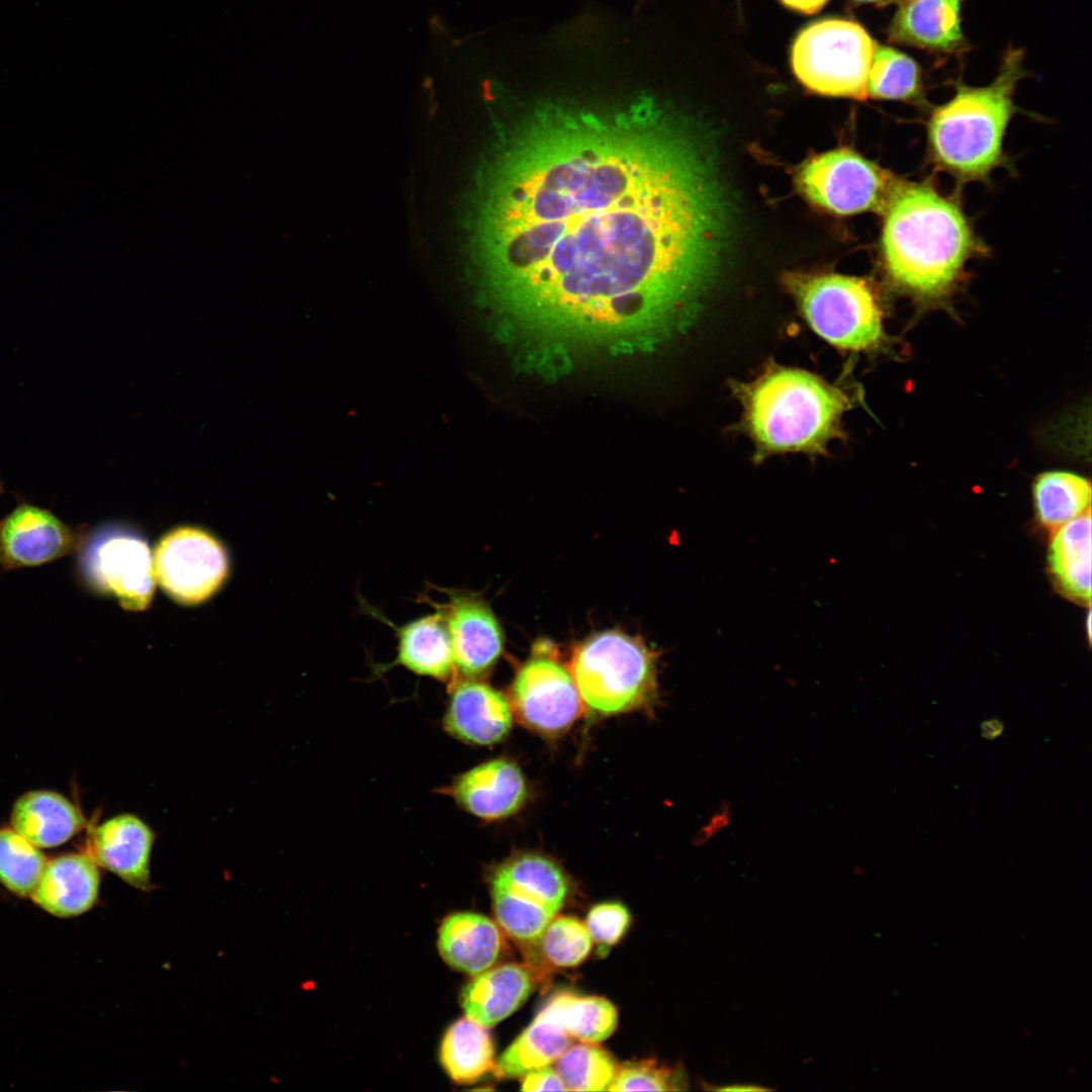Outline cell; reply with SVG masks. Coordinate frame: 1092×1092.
Masks as SVG:
<instances>
[{"mask_svg":"<svg viewBox=\"0 0 1092 1092\" xmlns=\"http://www.w3.org/2000/svg\"><path fill=\"white\" fill-rule=\"evenodd\" d=\"M687 1077L682 1068L671 1070L654 1061L628 1062L617 1068L610 1091H670L686 1090Z\"/></svg>","mask_w":1092,"mask_h":1092,"instance_id":"obj_33","label":"cell"},{"mask_svg":"<svg viewBox=\"0 0 1092 1092\" xmlns=\"http://www.w3.org/2000/svg\"><path fill=\"white\" fill-rule=\"evenodd\" d=\"M38 847L14 829H0V882L19 896L31 895L47 866Z\"/></svg>","mask_w":1092,"mask_h":1092,"instance_id":"obj_31","label":"cell"},{"mask_svg":"<svg viewBox=\"0 0 1092 1092\" xmlns=\"http://www.w3.org/2000/svg\"><path fill=\"white\" fill-rule=\"evenodd\" d=\"M1 491H2V485H1V482H0V493H1Z\"/></svg>","mask_w":1092,"mask_h":1092,"instance_id":"obj_40","label":"cell"},{"mask_svg":"<svg viewBox=\"0 0 1092 1092\" xmlns=\"http://www.w3.org/2000/svg\"><path fill=\"white\" fill-rule=\"evenodd\" d=\"M884 214L882 253L892 281L921 296L944 293L975 249L960 207L930 186L901 181Z\"/></svg>","mask_w":1092,"mask_h":1092,"instance_id":"obj_2","label":"cell"},{"mask_svg":"<svg viewBox=\"0 0 1092 1092\" xmlns=\"http://www.w3.org/2000/svg\"><path fill=\"white\" fill-rule=\"evenodd\" d=\"M785 6L804 14L818 12L828 0H780Z\"/></svg>","mask_w":1092,"mask_h":1092,"instance_id":"obj_36","label":"cell"},{"mask_svg":"<svg viewBox=\"0 0 1092 1092\" xmlns=\"http://www.w3.org/2000/svg\"><path fill=\"white\" fill-rule=\"evenodd\" d=\"M503 945L497 925L478 913L451 914L439 928L438 947L442 958L450 967L466 974L477 975L491 968Z\"/></svg>","mask_w":1092,"mask_h":1092,"instance_id":"obj_21","label":"cell"},{"mask_svg":"<svg viewBox=\"0 0 1092 1092\" xmlns=\"http://www.w3.org/2000/svg\"><path fill=\"white\" fill-rule=\"evenodd\" d=\"M592 943L585 924L571 916H555L536 942L544 960L555 968L578 966L587 958Z\"/></svg>","mask_w":1092,"mask_h":1092,"instance_id":"obj_32","label":"cell"},{"mask_svg":"<svg viewBox=\"0 0 1092 1092\" xmlns=\"http://www.w3.org/2000/svg\"><path fill=\"white\" fill-rule=\"evenodd\" d=\"M556 1061L555 1070L569 1091L608 1090L618 1068L608 1052L583 1041L569 1045Z\"/></svg>","mask_w":1092,"mask_h":1092,"instance_id":"obj_29","label":"cell"},{"mask_svg":"<svg viewBox=\"0 0 1092 1092\" xmlns=\"http://www.w3.org/2000/svg\"><path fill=\"white\" fill-rule=\"evenodd\" d=\"M98 864L89 853H67L49 862L31 896L44 911L62 918L81 915L97 901Z\"/></svg>","mask_w":1092,"mask_h":1092,"instance_id":"obj_18","label":"cell"},{"mask_svg":"<svg viewBox=\"0 0 1092 1092\" xmlns=\"http://www.w3.org/2000/svg\"><path fill=\"white\" fill-rule=\"evenodd\" d=\"M74 531L46 509L21 505L0 521V563L6 568L42 565L72 552Z\"/></svg>","mask_w":1092,"mask_h":1092,"instance_id":"obj_14","label":"cell"},{"mask_svg":"<svg viewBox=\"0 0 1092 1092\" xmlns=\"http://www.w3.org/2000/svg\"><path fill=\"white\" fill-rule=\"evenodd\" d=\"M494 1049L486 1027L466 1017L446 1031L440 1061L448 1076L458 1084H471L494 1068Z\"/></svg>","mask_w":1092,"mask_h":1092,"instance_id":"obj_26","label":"cell"},{"mask_svg":"<svg viewBox=\"0 0 1092 1092\" xmlns=\"http://www.w3.org/2000/svg\"><path fill=\"white\" fill-rule=\"evenodd\" d=\"M571 1036L544 1006L532 1023L509 1045L494 1064V1074L512 1079L550 1065L570 1045Z\"/></svg>","mask_w":1092,"mask_h":1092,"instance_id":"obj_25","label":"cell"},{"mask_svg":"<svg viewBox=\"0 0 1092 1092\" xmlns=\"http://www.w3.org/2000/svg\"><path fill=\"white\" fill-rule=\"evenodd\" d=\"M154 567L156 579L172 599L192 605L218 589L226 577L229 561L224 548L213 536L184 527L161 540Z\"/></svg>","mask_w":1092,"mask_h":1092,"instance_id":"obj_11","label":"cell"},{"mask_svg":"<svg viewBox=\"0 0 1092 1092\" xmlns=\"http://www.w3.org/2000/svg\"><path fill=\"white\" fill-rule=\"evenodd\" d=\"M476 194L475 259L503 334L542 372L685 332L733 243L711 140L652 97L528 109L502 130Z\"/></svg>","mask_w":1092,"mask_h":1092,"instance_id":"obj_1","label":"cell"},{"mask_svg":"<svg viewBox=\"0 0 1092 1092\" xmlns=\"http://www.w3.org/2000/svg\"><path fill=\"white\" fill-rule=\"evenodd\" d=\"M901 180L849 149L816 155L800 165L795 183L816 205L837 214L886 210Z\"/></svg>","mask_w":1092,"mask_h":1092,"instance_id":"obj_9","label":"cell"},{"mask_svg":"<svg viewBox=\"0 0 1092 1092\" xmlns=\"http://www.w3.org/2000/svg\"><path fill=\"white\" fill-rule=\"evenodd\" d=\"M369 614L394 630L396 657L389 666L400 665L418 675L442 681H451L457 676L449 635L437 611L400 626L370 607Z\"/></svg>","mask_w":1092,"mask_h":1092,"instance_id":"obj_19","label":"cell"},{"mask_svg":"<svg viewBox=\"0 0 1092 1092\" xmlns=\"http://www.w3.org/2000/svg\"><path fill=\"white\" fill-rule=\"evenodd\" d=\"M1022 54L1010 50L988 86L961 85L932 112L928 141L934 161L963 179L985 177L1002 159L1004 133L1013 113V93L1023 77Z\"/></svg>","mask_w":1092,"mask_h":1092,"instance_id":"obj_4","label":"cell"},{"mask_svg":"<svg viewBox=\"0 0 1092 1092\" xmlns=\"http://www.w3.org/2000/svg\"><path fill=\"white\" fill-rule=\"evenodd\" d=\"M708 1089L716 1090V1091H759V1090L760 1091H765V1090H767V1088H763V1087H760V1086H757V1085L741 1084V1083L725 1085V1086H721V1087L720 1086L719 1087L718 1086H715V1087L711 1086Z\"/></svg>","mask_w":1092,"mask_h":1092,"instance_id":"obj_38","label":"cell"},{"mask_svg":"<svg viewBox=\"0 0 1092 1092\" xmlns=\"http://www.w3.org/2000/svg\"><path fill=\"white\" fill-rule=\"evenodd\" d=\"M919 88L917 64L899 51L877 44L868 76L867 95L879 99L907 100L917 96Z\"/></svg>","mask_w":1092,"mask_h":1092,"instance_id":"obj_30","label":"cell"},{"mask_svg":"<svg viewBox=\"0 0 1092 1092\" xmlns=\"http://www.w3.org/2000/svg\"><path fill=\"white\" fill-rule=\"evenodd\" d=\"M514 706L531 728L554 734L568 728L581 711V698L572 673L546 657L529 660L513 685Z\"/></svg>","mask_w":1092,"mask_h":1092,"instance_id":"obj_13","label":"cell"},{"mask_svg":"<svg viewBox=\"0 0 1092 1092\" xmlns=\"http://www.w3.org/2000/svg\"><path fill=\"white\" fill-rule=\"evenodd\" d=\"M449 682L445 731L467 744L487 746L502 741L513 722L507 698L476 678L457 675Z\"/></svg>","mask_w":1092,"mask_h":1092,"instance_id":"obj_15","label":"cell"},{"mask_svg":"<svg viewBox=\"0 0 1092 1092\" xmlns=\"http://www.w3.org/2000/svg\"><path fill=\"white\" fill-rule=\"evenodd\" d=\"M732 388L757 460L781 453L825 454L828 445L843 436L849 394L811 372L770 366Z\"/></svg>","mask_w":1092,"mask_h":1092,"instance_id":"obj_3","label":"cell"},{"mask_svg":"<svg viewBox=\"0 0 1092 1092\" xmlns=\"http://www.w3.org/2000/svg\"><path fill=\"white\" fill-rule=\"evenodd\" d=\"M80 568L93 588L127 609H144L153 597L154 556L147 542L127 529L108 527L93 534L81 552Z\"/></svg>","mask_w":1092,"mask_h":1092,"instance_id":"obj_10","label":"cell"},{"mask_svg":"<svg viewBox=\"0 0 1092 1092\" xmlns=\"http://www.w3.org/2000/svg\"><path fill=\"white\" fill-rule=\"evenodd\" d=\"M571 669L581 700L598 714L628 712L655 695V655L641 640L619 631L584 641L573 655Z\"/></svg>","mask_w":1092,"mask_h":1092,"instance_id":"obj_5","label":"cell"},{"mask_svg":"<svg viewBox=\"0 0 1092 1092\" xmlns=\"http://www.w3.org/2000/svg\"><path fill=\"white\" fill-rule=\"evenodd\" d=\"M535 979L532 968L519 964H506L477 974L461 993L466 1017L486 1028L494 1026L527 1000Z\"/></svg>","mask_w":1092,"mask_h":1092,"instance_id":"obj_20","label":"cell"},{"mask_svg":"<svg viewBox=\"0 0 1092 1092\" xmlns=\"http://www.w3.org/2000/svg\"><path fill=\"white\" fill-rule=\"evenodd\" d=\"M12 828L36 847L60 845L85 824L81 812L65 797L50 791L21 796L11 813Z\"/></svg>","mask_w":1092,"mask_h":1092,"instance_id":"obj_22","label":"cell"},{"mask_svg":"<svg viewBox=\"0 0 1092 1092\" xmlns=\"http://www.w3.org/2000/svg\"><path fill=\"white\" fill-rule=\"evenodd\" d=\"M445 601L425 597L443 618L458 676L477 678L488 672L504 648L502 627L489 606L476 595L441 587Z\"/></svg>","mask_w":1092,"mask_h":1092,"instance_id":"obj_12","label":"cell"},{"mask_svg":"<svg viewBox=\"0 0 1092 1092\" xmlns=\"http://www.w3.org/2000/svg\"><path fill=\"white\" fill-rule=\"evenodd\" d=\"M1003 723L998 719H990L981 724V734L986 739H995L1003 732Z\"/></svg>","mask_w":1092,"mask_h":1092,"instance_id":"obj_37","label":"cell"},{"mask_svg":"<svg viewBox=\"0 0 1092 1092\" xmlns=\"http://www.w3.org/2000/svg\"><path fill=\"white\" fill-rule=\"evenodd\" d=\"M560 1021L571 1037L597 1043L608 1038L616 1029L618 1014L607 999L597 996L580 997L559 993L545 1005Z\"/></svg>","mask_w":1092,"mask_h":1092,"instance_id":"obj_28","label":"cell"},{"mask_svg":"<svg viewBox=\"0 0 1092 1092\" xmlns=\"http://www.w3.org/2000/svg\"><path fill=\"white\" fill-rule=\"evenodd\" d=\"M521 1089L524 1091L566 1090L557 1071L549 1065L523 1075Z\"/></svg>","mask_w":1092,"mask_h":1092,"instance_id":"obj_35","label":"cell"},{"mask_svg":"<svg viewBox=\"0 0 1092 1092\" xmlns=\"http://www.w3.org/2000/svg\"><path fill=\"white\" fill-rule=\"evenodd\" d=\"M784 282L812 331L832 346L868 351L884 341L882 311L864 279L792 272Z\"/></svg>","mask_w":1092,"mask_h":1092,"instance_id":"obj_6","label":"cell"},{"mask_svg":"<svg viewBox=\"0 0 1092 1092\" xmlns=\"http://www.w3.org/2000/svg\"><path fill=\"white\" fill-rule=\"evenodd\" d=\"M1048 561L1060 590L1081 603L1091 599L1090 512L1053 532Z\"/></svg>","mask_w":1092,"mask_h":1092,"instance_id":"obj_24","label":"cell"},{"mask_svg":"<svg viewBox=\"0 0 1092 1092\" xmlns=\"http://www.w3.org/2000/svg\"><path fill=\"white\" fill-rule=\"evenodd\" d=\"M1033 502L1037 521L1054 532L1090 512V482L1074 472L1046 471L1034 481Z\"/></svg>","mask_w":1092,"mask_h":1092,"instance_id":"obj_27","label":"cell"},{"mask_svg":"<svg viewBox=\"0 0 1092 1092\" xmlns=\"http://www.w3.org/2000/svg\"><path fill=\"white\" fill-rule=\"evenodd\" d=\"M442 793L469 814L495 821L515 814L523 806L527 785L515 762L494 758L459 775Z\"/></svg>","mask_w":1092,"mask_h":1092,"instance_id":"obj_16","label":"cell"},{"mask_svg":"<svg viewBox=\"0 0 1092 1092\" xmlns=\"http://www.w3.org/2000/svg\"><path fill=\"white\" fill-rule=\"evenodd\" d=\"M851 1H853L855 3H876V2H882L884 0H851Z\"/></svg>","mask_w":1092,"mask_h":1092,"instance_id":"obj_39","label":"cell"},{"mask_svg":"<svg viewBox=\"0 0 1092 1092\" xmlns=\"http://www.w3.org/2000/svg\"><path fill=\"white\" fill-rule=\"evenodd\" d=\"M877 43L859 24L826 18L796 36L791 64L798 80L826 96L866 99L867 81Z\"/></svg>","mask_w":1092,"mask_h":1092,"instance_id":"obj_7","label":"cell"},{"mask_svg":"<svg viewBox=\"0 0 1092 1092\" xmlns=\"http://www.w3.org/2000/svg\"><path fill=\"white\" fill-rule=\"evenodd\" d=\"M493 911L514 939L535 943L564 904L567 881L561 869L539 854L525 853L499 864L490 879Z\"/></svg>","mask_w":1092,"mask_h":1092,"instance_id":"obj_8","label":"cell"},{"mask_svg":"<svg viewBox=\"0 0 1092 1092\" xmlns=\"http://www.w3.org/2000/svg\"><path fill=\"white\" fill-rule=\"evenodd\" d=\"M154 841L151 827L140 817L125 813L107 819L92 830L89 853L98 866L129 886L150 891Z\"/></svg>","mask_w":1092,"mask_h":1092,"instance_id":"obj_17","label":"cell"},{"mask_svg":"<svg viewBox=\"0 0 1092 1092\" xmlns=\"http://www.w3.org/2000/svg\"><path fill=\"white\" fill-rule=\"evenodd\" d=\"M893 39L921 48L948 51L962 40L960 0H910L896 13Z\"/></svg>","mask_w":1092,"mask_h":1092,"instance_id":"obj_23","label":"cell"},{"mask_svg":"<svg viewBox=\"0 0 1092 1092\" xmlns=\"http://www.w3.org/2000/svg\"><path fill=\"white\" fill-rule=\"evenodd\" d=\"M630 922V913L624 905L606 902L589 910L585 926L592 939L606 951L623 937Z\"/></svg>","mask_w":1092,"mask_h":1092,"instance_id":"obj_34","label":"cell"}]
</instances>
